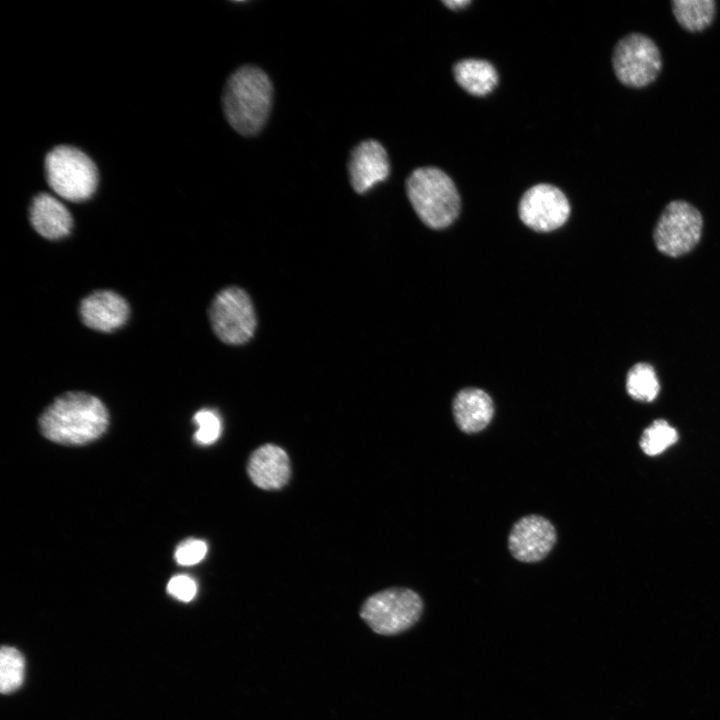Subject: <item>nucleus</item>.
Returning <instances> with one entry per match:
<instances>
[{
  "mask_svg": "<svg viewBox=\"0 0 720 720\" xmlns=\"http://www.w3.org/2000/svg\"><path fill=\"white\" fill-rule=\"evenodd\" d=\"M702 227V215L695 206L684 200H673L658 218L653 233L655 245L666 255L681 256L698 243Z\"/></svg>",
  "mask_w": 720,
  "mask_h": 720,
  "instance_id": "obj_7",
  "label": "nucleus"
},
{
  "mask_svg": "<svg viewBox=\"0 0 720 720\" xmlns=\"http://www.w3.org/2000/svg\"><path fill=\"white\" fill-rule=\"evenodd\" d=\"M556 542L554 526L539 515H527L512 527L508 546L514 558L521 562L542 560Z\"/></svg>",
  "mask_w": 720,
  "mask_h": 720,
  "instance_id": "obj_10",
  "label": "nucleus"
},
{
  "mask_svg": "<svg viewBox=\"0 0 720 720\" xmlns=\"http://www.w3.org/2000/svg\"><path fill=\"white\" fill-rule=\"evenodd\" d=\"M348 172L353 189L363 194L379 182L385 181L390 172L387 152L380 142L368 139L351 151Z\"/></svg>",
  "mask_w": 720,
  "mask_h": 720,
  "instance_id": "obj_11",
  "label": "nucleus"
},
{
  "mask_svg": "<svg viewBox=\"0 0 720 720\" xmlns=\"http://www.w3.org/2000/svg\"><path fill=\"white\" fill-rule=\"evenodd\" d=\"M678 440L677 431L665 420L654 421L643 432L640 446L649 456L661 454Z\"/></svg>",
  "mask_w": 720,
  "mask_h": 720,
  "instance_id": "obj_20",
  "label": "nucleus"
},
{
  "mask_svg": "<svg viewBox=\"0 0 720 720\" xmlns=\"http://www.w3.org/2000/svg\"><path fill=\"white\" fill-rule=\"evenodd\" d=\"M209 317L216 336L226 344H243L255 331L256 315L252 301L238 287L225 288L215 296Z\"/></svg>",
  "mask_w": 720,
  "mask_h": 720,
  "instance_id": "obj_8",
  "label": "nucleus"
},
{
  "mask_svg": "<svg viewBox=\"0 0 720 720\" xmlns=\"http://www.w3.org/2000/svg\"><path fill=\"white\" fill-rule=\"evenodd\" d=\"M612 66L625 86L643 88L656 80L662 69L661 52L652 38L631 32L614 46Z\"/></svg>",
  "mask_w": 720,
  "mask_h": 720,
  "instance_id": "obj_6",
  "label": "nucleus"
},
{
  "mask_svg": "<svg viewBox=\"0 0 720 720\" xmlns=\"http://www.w3.org/2000/svg\"><path fill=\"white\" fill-rule=\"evenodd\" d=\"M198 426L194 435L195 440L201 445L214 443L221 433V421L214 410H199L193 417Z\"/></svg>",
  "mask_w": 720,
  "mask_h": 720,
  "instance_id": "obj_21",
  "label": "nucleus"
},
{
  "mask_svg": "<svg viewBox=\"0 0 720 720\" xmlns=\"http://www.w3.org/2000/svg\"><path fill=\"white\" fill-rule=\"evenodd\" d=\"M168 593L174 598L183 601H191L197 592L195 581L187 575H176L167 584Z\"/></svg>",
  "mask_w": 720,
  "mask_h": 720,
  "instance_id": "obj_23",
  "label": "nucleus"
},
{
  "mask_svg": "<svg viewBox=\"0 0 720 720\" xmlns=\"http://www.w3.org/2000/svg\"><path fill=\"white\" fill-rule=\"evenodd\" d=\"M79 315L87 327L100 332H112L128 320L129 306L119 294L110 290H97L81 301Z\"/></svg>",
  "mask_w": 720,
  "mask_h": 720,
  "instance_id": "obj_12",
  "label": "nucleus"
},
{
  "mask_svg": "<svg viewBox=\"0 0 720 720\" xmlns=\"http://www.w3.org/2000/svg\"><path fill=\"white\" fill-rule=\"evenodd\" d=\"M408 199L421 221L433 229L449 226L459 215L460 196L452 179L436 167L415 169L407 178Z\"/></svg>",
  "mask_w": 720,
  "mask_h": 720,
  "instance_id": "obj_3",
  "label": "nucleus"
},
{
  "mask_svg": "<svg viewBox=\"0 0 720 720\" xmlns=\"http://www.w3.org/2000/svg\"><path fill=\"white\" fill-rule=\"evenodd\" d=\"M518 210L519 217L526 226L538 232H549L567 221L570 204L559 188L540 183L525 191Z\"/></svg>",
  "mask_w": 720,
  "mask_h": 720,
  "instance_id": "obj_9",
  "label": "nucleus"
},
{
  "mask_svg": "<svg viewBox=\"0 0 720 720\" xmlns=\"http://www.w3.org/2000/svg\"><path fill=\"white\" fill-rule=\"evenodd\" d=\"M273 88L260 68L245 65L227 79L222 106L226 120L239 134L252 136L264 126L271 109Z\"/></svg>",
  "mask_w": 720,
  "mask_h": 720,
  "instance_id": "obj_2",
  "label": "nucleus"
},
{
  "mask_svg": "<svg viewBox=\"0 0 720 720\" xmlns=\"http://www.w3.org/2000/svg\"><path fill=\"white\" fill-rule=\"evenodd\" d=\"M671 6L677 22L690 32L706 29L716 15L714 0H673Z\"/></svg>",
  "mask_w": 720,
  "mask_h": 720,
  "instance_id": "obj_17",
  "label": "nucleus"
},
{
  "mask_svg": "<svg viewBox=\"0 0 720 720\" xmlns=\"http://www.w3.org/2000/svg\"><path fill=\"white\" fill-rule=\"evenodd\" d=\"M109 414L97 397L85 392L58 396L40 415L39 428L47 439L63 445H84L107 429Z\"/></svg>",
  "mask_w": 720,
  "mask_h": 720,
  "instance_id": "obj_1",
  "label": "nucleus"
},
{
  "mask_svg": "<svg viewBox=\"0 0 720 720\" xmlns=\"http://www.w3.org/2000/svg\"><path fill=\"white\" fill-rule=\"evenodd\" d=\"M626 389L636 400L646 402L654 400L660 389L654 368L647 363H637L632 366L627 374Z\"/></svg>",
  "mask_w": 720,
  "mask_h": 720,
  "instance_id": "obj_18",
  "label": "nucleus"
},
{
  "mask_svg": "<svg viewBox=\"0 0 720 720\" xmlns=\"http://www.w3.org/2000/svg\"><path fill=\"white\" fill-rule=\"evenodd\" d=\"M471 1L469 0H447L443 1V4H445L448 8L452 10H460L465 8L467 5H469Z\"/></svg>",
  "mask_w": 720,
  "mask_h": 720,
  "instance_id": "obj_24",
  "label": "nucleus"
},
{
  "mask_svg": "<svg viewBox=\"0 0 720 720\" xmlns=\"http://www.w3.org/2000/svg\"><path fill=\"white\" fill-rule=\"evenodd\" d=\"M29 218L34 230L50 240L66 237L73 226L72 215L66 206L55 196L45 192L33 198Z\"/></svg>",
  "mask_w": 720,
  "mask_h": 720,
  "instance_id": "obj_14",
  "label": "nucleus"
},
{
  "mask_svg": "<svg viewBox=\"0 0 720 720\" xmlns=\"http://www.w3.org/2000/svg\"><path fill=\"white\" fill-rule=\"evenodd\" d=\"M247 472L252 482L259 488L280 489L290 478L289 457L279 446L265 444L251 454Z\"/></svg>",
  "mask_w": 720,
  "mask_h": 720,
  "instance_id": "obj_13",
  "label": "nucleus"
},
{
  "mask_svg": "<svg viewBox=\"0 0 720 720\" xmlns=\"http://www.w3.org/2000/svg\"><path fill=\"white\" fill-rule=\"evenodd\" d=\"M494 406L491 397L483 390L466 388L453 401V415L457 426L465 433L483 430L491 421Z\"/></svg>",
  "mask_w": 720,
  "mask_h": 720,
  "instance_id": "obj_15",
  "label": "nucleus"
},
{
  "mask_svg": "<svg viewBox=\"0 0 720 720\" xmlns=\"http://www.w3.org/2000/svg\"><path fill=\"white\" fill-rule=\"evenodd\" d=\"M423 601L408 588H390L370 596L360 616L377 634L391 636L411 628L421 617Z\"/></svg>",
  "mask_w": 720,
  "mask_h": 720,
  "instance_id": "obj_5",
  "label": "nucleus"
},
{
  "mask_svg": "<svg viewBox=\"0 0 720 720\" xmlns=\"http://www.w3.org/2000/svg\"><path fill=\"white\" fill-rule=\"evenodd\" d=\"M207 553V545L199 539H188L175 550V560L179 565L190 566L199 563Z\"/></svg>",
  "mask_w": 720,
  "mask_h": 720,
  "instance_id": "obj_22",
  "label": "nucleus"
},
{
  "mask_svg": "<svg viewBox=\"0 0 720 720\" xmlns=\"http://www.w3.org/2000/svg\"><path fill=\"white\" fill-rule=\"evenodd\" d=\"M44 168L49 187L65 200H88L97 189L98 170L95 163L74 146L58 145L51 149L45 157Z\"/></svg>",
  "mask_w": 720,
  "mask_h": 720,
  "instance_id": "obj_4",
  "label": "nucleus"
},
{
  "mask_svg": "<svg viewBox=\"0 0 720 720\" xmlns=\"http://www.w3.org/2000/svg\"><path fill=\"white\" fill-rule=\"evenodd\" d=\"M458 85L474 96H486L498 83V74L492 63L482 59H463L453 66Z\"/></svg>",
  "mask_w": 720,
  "mask_h": 720,
  "instance_id": "obj_16",
  "label": "nucleus"
},
{
  "mask_svg": "<svg viewBox=\"0 0 720 720\" xmlns=\"http://www.w3.org/2000/svg\"><path fill=\"white\" fill-rule=\"evenodd\" d=\"M25 661L13 647L4 646L0 652V689L3 694L17 690L24 680Z\"/></svg>",
  "mask_w": 720,
  "mask_h": 720,
  "instance_id": "obj_19",
  "label": "nucleus"
}]
</instances>
